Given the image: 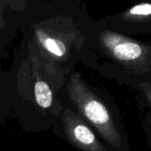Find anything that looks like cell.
Here are the masks:
<instances>
[{
	"mask_svg": "<svg viewBox=\"0 0 151 151\" xmlns=\"http://www.w3.org/2000/svg\"><path fill=\"white\" fill-rule=\"evenodd\" d=\"M69 89L73 102L85 118L95 126L106 141L114 146H120L119 134L104 104L73 76Z\"/></svg>",
	"mask_w": 151,
	"mask_h": 151,
	"instance_id": "obj_1",
	"label": "cell"
},
{
	"mask_svg": "<svg viewBox=\"0 0 151 151\" xmlns=\"http://www.w3.org/2000/svg\"><path fill=\"white\" fill-rule=\"evenodd\" d=\"M68 136L80 148L87 151H105L98 143L93 132L76 116L72 114L65 118Z\"/></svg>",
	"mask_w": 151,
	"mask_h": 151,
	"instance_id": "obj_2",
	"label": "cell"
},
{
	"mask_svg": "<svg viewBox=\"0 0 151 151\" xmlns=\"http://www.w3.org/2000/svg\"><path fill=\"white\" fill-rule=\"evenodd\" d=\"M106 43L110 46L114 57L122 61H132L139 58L142 55V48L136 42L123 41L117 36L108 37Z\"/></svg>",
	"mask_w": 151,
	"mask_h": 151,
	"instance_id": "obj_3",
	"label": "cell"
},
{
	"mask_svg": "<svg viewBox=\"0 0 151 151\" xmlns=\"http://www.w3.org/2000/svg\"><path fill=\"white\" fill-rule=\"evenodd\" d=\"M36 104L42 108H49L52 104V92L44 81H38L35 85Z\"/></svg>",
	"mask_w": 151,
	"mask_h": 151,
	"instance_id": "obj_4",
	"label": "cell"
},
{
	"mask_svg": "<svg viewBox=\"0 0 151 151\" xmlns=\"http://www.w3.org/2000/svg\"><path fill=\"white\" fill-rule=\"evenodd\" d=\"M39 38L42 45L50 53L58 57H62L65 54L66 47L62 41L55 39V38H51V37H45V36H42L41 34H39Z\"/></svg>",
	"mask_w": 151,
	"mask_h": 151,
	"instance_id": "obj_5",
	"label": "cell"
},
{
	"mask_svg": "<svg viewBox=\"0 0 151 151\" xmlns=\"http://www.w3.org/2000/svg\"><path fill=\"white\" fill-rule=\"evenodd\" d=\"M129 13L133 16H149L151 13V5L150 4H141L134 6Z\"/></svg>",
	"mask_w": 151,
	"mask_h": 151,
	"instance_id": "obj_6",
	"label": "cell"
}]
</instances>
